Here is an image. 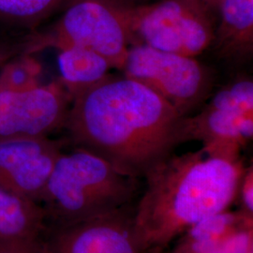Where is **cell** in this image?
<instances>
[{"label": "cell", "mask_w": 253, "mask_h": 253, "mask_svg": "<svg viewBox=\"0 0 253 253\" xmlns=\"http://www.w3.org/2000/svg\"><path fill=\"white\" fill-rule=\"evenodd\" d=\"M185 118L145 84L110 74L73 96L64 126L75 147L139 179L187 142Z\"/></svg>", "instance_id": "1"}, {"label": "cell", "mask_w": 253, "mask_h": 253, "mask_svg": "<svg viewBox=\"0 0 253 253\" xmlns=\"http://www.w3.org/2000/svg\"><path fill=\"white\" fill-rule=\"evenodd\" d=\"M246 168L242 160L208 153L203 147L172 154L146 172L134 208V235L142 253L163 252L191 227L227 210Z\"/></svg>", "instance_id": "2"}, {"label": "cell", "mask_w": 253, "mask_h": 253, "mask_svg": "<svg viewBox=\"0 0 253 253\" xmlns=\"http://www.w3.org/2000/svg\"><path fill=\"white\" fill-rule=\"evenodd\" d=\"M138 179L100 156L75 147L54 163L40 205L51 226L100 217L132 205Z\"/></svg>", "instance_id": "3"}, {"label": "cell", "mask_w": 253, "mask_h": 253, "mask_svg": "<svg viewBox=\"0 0 253 253\" xmlns=\"http://www.w3.org/2000/svg\"><path fill=\"white\" fill-rule=\"evenodd\" d=\"M132 44L196 57L213 44L214 14L192 0L122 4Z\"/></svg>", "instance_id": "4"}, {"label": "cell", "mask_w": 253, "mask_h": 253, "mask_svg": "<svg viewBox=\"0 0 253 253\" xmlns=\"http://www.w3.org/2000/svg\"><path fill=\"white\" fill-rule=\"evenodd\" d=\"M130 37L122 4L117 0H68L54 24L32 39L31 51L52 47H83L104 56L120 71Z\"/></svg>", "instance_id": "5"}, {"label": "cell", "mask_w": 253, "mask_h": 253, "mask_svg": "<svg viewBox=\"0 0 253 253\" xmlns=\"http://www.w3.org/2000/svg\"><path fill=\"white\" fill-rule=\"evenodd\" d=\"M120 71L156 92L183 117L208 99L214 81L211 71L196 57L144 44L129 46Z\"/></svg>", "instance_id": "6"}, {"label": "cell", "mask_w": 253, "mask_h": 253, "mask_svg": "<svg viewBox=\"0 0 253 253\" xmlns=\"http://www.w3.org/2000/svg\"><path fill=\"white\" fill-rule=\"evenodd\" d=\"M187 142L197 140L208 153L240 160L253 136V81L240 78L215 93L194 117H186Z\"/></svg>", "instance_id": "7"}, {"label": "cell", "mask_w": 253, "mask_h": 253, "mask_svg": "<svg viewBox=\"0 0 253 253\" xmlns=\"http://www.w3.org/2000/svg\"><path fill=\"white\" fill-rule=\"evenodd\" d=\"M72 100L62 84L21 90L0 87V138L48 137L65 126Z\"/></svg>", "instance_id": "8"}, {"label": "cell", "mask_w": 253, "mask_h": 253, "mask_svg": "<svg viewBox=\"0 0 253 253\" xmlns=\"http://www.w3.org/2000/svg\"><path fill=\"white\" fill-rule=\"evenodd\" d=\"M62 147L49 137L0 138V188L40 204Z\"/></svg>", "instance_id": "9"}, {"label": "cell", "mask_w": 253, "mask_h": 253, "mask_svg": "<svg viewBox=\"0 0 253 253\" xmlns=\"http://www.w3.org/2000/svg\"><path fill=\"white\" fill-rule=\"evenodd\" d=\"M134 208L51 226L47 253H142L134 235Z\"/></svg>", "instance_id": "10"}, {"label": "cell", "mask_w": 253, "mask_h": 253, "mask_svg": "<svg viewBox=\"0 0 253 253\" xmlns=\"http://www.w3.org/2000/svg\"><path fill=\"white\" fill-rule=\"evenodd\" d=\"M213 43L217 54L232 62L248 60L253 51V0H222Z\"/></svg>", "instance_id": "11"}, {"label": "cell", "mask_w": 253, "mask_h": 253, "mask_svg": "<svg viewBox=\"0 0 253 253\" xmlns=\"http://www.w3.org/2000/svg\"><path fill=\"white\" fill-rule=\"evenodd\" d=\"M46 223L45 212L39 203L0 188V242L40 240Z\"/></svg>", "instance_id": "12"}, {"label": "cell", "mask_w": 253, "mask_h": 253, "mask_svg": "<svg viewBox=\"0 0 253 253\" xmlns=\"http://www.w3.org/2000/svg\"><path fill=\"white\" fill-rule=\"evenodd\" d=\"M61 84L73 96L105 80L113 70L108 60L89 49L67 46L58 49Z\"/></svg>", "instance_id": "13"}, {"label": "cell", "mask_w": 253, "mask_h": 253, "mask_svg": "<svg viewBox=\"0 0 253 253\" xmlns=\"http://www.w3.org/2000/svg\"><path fill=\"white\" fill-rule=\"evenodd\" d=\"M68 0H0V27L31 29L55 11L63 9Z\"/></svg>", "instance_id": "14"}, {"label": "cell", "mask_w": 253, "mask_h": 253, "mask_svg": "<svg viewBox=\"0 0 253 253\" xmlns=\"http://www.w3.org/2000/svg\"><path fill=\"white\" fill-rule=\"evenodd\" d=\"M38 64L30 61L10 64L0 74V87L8 89H27L40 84Z\"/></svg>", "instance_id": "15"}, {"label": "cell", "mask_w": 253, "mask_h": 253, "mask_svg": "<svg viewBox=\"0 0 253 253\" xmlns=\"http://www.w3.org/2000/svg\"><path fill=\"white\" fill-rule=\"evenodd\" d=\"M0 253H47L40 240L14 239L0 242Z\"/></svg>", "instance_id": "16"}, {"label": "cell", "mask_w": 253, "mask_h": 253, "mask_svg": "<svg viewBox=\"0 0 253 253\" xmlns=\"http://www.w3.org/2000/svg\"><path fill=\"white\" fill-rule=\"evenodd\" d=\"M239 191L243 204V212L253 217V166L247 168L240 184Z\"/></svg>", "instance_id": "17"}, {"label": "cell", "mask_w": 253, "mask_h": 253, "mask_svg": "<svg viewBox=\"0 0 253 253\" xmlns=\"http://www.w3.org/2000/svg\"><path fill=\"white\" fill-rule=\"evenodd\" d=\"M192 1L199 3L200 5L207 8L213 14L215 12H217V14H218V9H219V6H220L222 0H192Z\"/></svg>", "instance_id": "18"}, {"label": "cell", "mask_w": 253, "mask_h": 253, "mask_svg": "<svg viewBox=\"0 0 253 253\" xmlns=\"http://www.w3.org/2000/svg\"><path fill=\"white\" fill-rule=\"evenodd\" d=\"M118 2L125 5H135L137 0H118Z\"/></svg>", "instance_id": "19"}, {"label": "cell", "mask_w": 253, "mask_h": 253, "mask_svg": "<svg viewBox=\"0 0 253 253\" xmlns=\"http://www.w3.org/2000/svg\"><path fill=\"white\" fill-rule=\"evenodd\" d=\"M164 253V251H163V252H152V253Z\"/></svg>", "instance_id": "20"}]
</instances>
